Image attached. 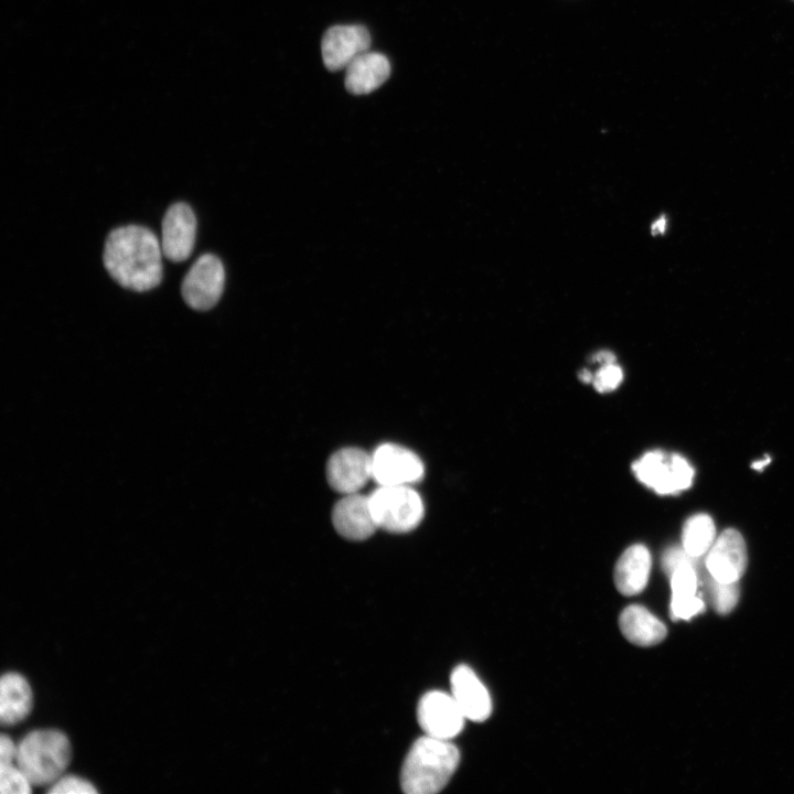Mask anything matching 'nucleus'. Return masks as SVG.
I'll list each match as a JSON object with an SVG mask.
<instances>
[{"instance_id": "nucleus-2", "label": "nucleus", "mask_w": 794, "mask_h": 794, "mask_svg": "<svg viewBox=\"0 0 794 794\" xmlns=\"http://www.w3.org/2000/svg\"><path fill=\"white\" fill-rule=\"evenodd\" d=\"M460 762L458 748L449 740L429 736L417 739L409 749L400 772V785L407 794L440 792Z\"/></svg>"}, {"instance_id": "nucleus-9", "label": "nucleus", "mask_w": 794, "mask_h": 794, "mask_svg": "<svg viewBox=\"0 0 794 794\" xmlns=\"http://www.w3.org/2000/svg\"><path fill=\"white\" fill-rule=\"evenodd\" d=\"M709 575L718 581L738 582L743 576L748 555L742 535L727 528L715 540L705 560Z\"/></svg>"}, {"instance_id": "nucleus-20", "label": "nucleus", "mask_w": 794, "mask_h": 794, "mask_svg": "<svg viewBox=\"0 0 794 794\" xmlns=\"http://www.w3.org/2000/svg\"><path fill=\"white\" fill-rule=\"evenodd\" d=\"M707 590L715 611L725 615L730 613L739 600L738 582L718 581L710 576L707 580Z\"/></svg>"}, {"instance_id": "nucleus-25", "label": "nucleus", "mask_w": 794, "mask_h": 794, "mask_svg": "<svg viewBox=\"0 0 794 794\" xmlns=\"http://www.w3.org/2000/svg\"><path fill=\"white\" fill-rule=\"evenodd\" d=\"M623 373L620 366L614 363L601 365L596 373L592 383L600 393H608L615 389L622 382Z\"/></svg>"}, {"instance_id": "nucleus-3", "label": "nucleus", "mask_w": 794, "mask_h": 794, "mask_svg": "<svg viewBox=\"0 0 794 794\" xmlns=\"http://www.w3.org/2000/svg\"><path fill=\"white\" fill-rule=\"evenodd\" d=\"M72 758L67 736L57 729H36L18 743L17 764L33 785H51L64 775Z\"/></svg>"}, {"instance_id": "nucleus-24", "label": "nucleus", "mask_w": 794, "mask_h": 794, "mask_svg": "<svg viewBox=\"0 0 794 794\" xmlns=\"http://www.w3.org/2000/svg\"><path fill=\"white\" fill-rule=\"evenodd\" d=\"M705 603L700 597L670 598L669 613L673 620H690L704 612Z\"/></svg>"}, {"instance_id": "nucleus-31", "label": "nucleus", "mask_w": 794, "mask_h": 794, "mask_svg": "<svg viewBox=\"0 0 794 794\" xmlns=\"http://www.w3.org/2000/svg\"><path fill=\"white\" fill-rule=\"evenodd\" d=\"M579 377H580V379H581L582 382H584V383H590V382H592V379H593L592 374H591L588 369H583V371L580 373V376H579Z\"/></svg>"}, {"instance_id": "nucleus-1", "label": "nucleus", "mask_w": 794, "mask_h": 794, "mask_svg": "<svg viewBox=\"0 0 794 794\" xmlns=\"http://www.w3.org/2000/svg\"><path fill=\"white\" fill-rule=\"evenodd\" d=\"M162 248L147 227L127 225L112 229L105 242L104 266L121 287L143 292L160 285Z\"/></svg>"}, {"instance_id": "nucleus-21", "label": "nucleus", "mask_w": 794, "mask_h": 794, "mask_svg": "<svg viewBox=\"0 0 794 794\" xmlns=\"http://www.w3.org/2000/svg\"><path fill=\"white\" fill-rule=\"evenodd\" d=\"M697 565L698 562L679 566L668 575L673 599L697 594L699 584Z\"/></svg>"}, {"instance_id": "nucleus-16", "label": "nucleus", "mask_w": 794, "mask_h": 794, "mask_svg": "<svg viewBox=\"0 0 794 794\" xmlns=\"http://www.w3.org/2000/svg\"><path fill=\"white\" fill-rule=\"evenodd\" d=\"M651 567V554L644 545L636 544L626 548L614 568V583L619 592L631 597L643 591Z\"/></svg>"}, {"instance_id": "nucleus-13", "label": "nucleus", "mask_w": 794, "mask_h": 794, "mask_svg": "<svg viewBox=\"0 0 794 794\" xmlns=\"http://www.w3.org/2000/svg\"><path fill=\"white\" fill-rule=\"evenodd\" d=\"M451 695L465 719L486 720L492 712L491 696L478 675L466 665L457 666L450 677Z\"/></svg>"}, {"instance_id": "nucleus-30", "label": "nucleus", "mask_w": 794, "mask_h": 794, "mask_svg": "<svg viewBox=\"0 0 794 794\" xmlns=\"http://www.w3.org/2000/svg\"><path fill=\"white\" fill-rule=\"evenodd\" d=\"M665 225H666L665 218L661 217L652 225V233L653 234L663 233L665 229Z\"/></svg>"}, {"instance_id": "nucleus-26", "label": "nucleus", "mask_w": 794, "mask_h": 794, "mask_svg": "<svg viewBox=\"0 0 794 794\" xmlns=\"http://www.w3.org/2000/svg\"><path fill=\"white\" fill-rule=\"evenodd\" d=\"M698 558L690 556L684 547H669L662 556V568L668 576L673 570L686 564H696Z\"/></svg>"}, {"instance_id": "nucleus-7", "label": "nucleus", "mask_w": 794, "mask_h": 794, "mask_svg": "<svg viewBox=\"0 0 794 794\" xmlns=\"http://www.w3.org/2000/svg\"><path fill=\"white\" fill-rule=\"evenodd\" d=\"M417 719L426 736L450 741L462 731L465 717L451 694L431 690L419 700Z\"/></svg>"}, {"instance_id": "nucleus-17", "label": "nucleus", "mask_w": 794, "mask_h": 794, "mask_svg": "<svg viewBox=\"0 0 794 794\" xmlns=\"http://www.w3.org/2000/svg\"><path fill=\"white\" fill-rule=\"evenodd\" d=\"M33 707V693L28 679L15 672H8L0 680V721L13 726L24 720Z\"/></svg>"}, {"instance_id": "nucleus-19", "label": "nucleus", "mask_w": 794, "mask_h": 794, "mask_svg": "<svg viewBox=\"0 0 794 794\" xmlns=\"http://www.w3.org/2000/svg\"><path fill=\"white\" fill-rule=\"evenodd\" d=\"M683 547L693 557L700 558L708 552L716 540V526L712 518L699 513L690 516L683 527Z\"/></svg>"}, {"instance_id": "nucleus-22", "label": "nucleus", "mask_w": 794, "mask_h": 794, "mask_svg": "<svg viewBox=\"0 0 794 794\" xmlns=\"http://www.w3.org/2000/svg\"><path fill=\"white\" fill-rule=\"evenodd\" d=\"M33 784L17 762L0 764L1 794H30Z\"/></svg>"}, {"instance_id": "nucleus-18", "label": "nucleus", "mask_w": 794, "mask_h": 794, "mask_svg": "<svg viewBox=\"0 0 794 794\" xmlns=\"http://www.w3.org/2000/svg\"><path fill=\"white\" fill-rule=\"evenodd\" d=\"M619 624L624 637L639 646L656 645L667 635L665 624L640 604L626 607L620 614Z\"/></svg>"}, {"instance_id": "nucleus-10", "label": "nucleus", "mask_w": 794, "mask_h": 794, "mask_svg": "<svg viewBox=\"0 0 794 794\" xmlns=\"http://www.w3.org/2000/svg\"><path fill=\"white\" fill-rule=\"evenodd\" d=\"M369 45L371 34L363 25L331 26L321 42L323 63L332 72L345 69L356 56L368 51Z\"/></svg>"}, {"instance_id": "nucleus-4", "label": "nucleus", "mask_w": 794, "mask_h": 794, "mask_svg": "<svg viewBox=\"0 0 794 794\" xmlns=\"http://www.w3.org/2000/svg\"><path fill=\"white\" fill-rule=\"evenodd\" d=\"M369 503L377 527L390 533L412 530L423 517L422 500L410 485H379Z\"/></svg>"}, {"instance_id": "nucleus-23", "label": "nucleus", "mask_w": 794, "mask_h": 794, "mask_svg": "<svg viewBox=\"0 0 794 794\" xmlns=\"http://www.w3.org/2000/svg\"><path fill=\"white\" fill-rule=\"evenodd\" d=\"M50 794H93L98 790L92 782L77 775H62L47 790Z\"/></svg>"}, {"instance_id": "nucleus-5", "label": "nucleus", "mask_w": 794, "mask_h": 794, "mask_svg": "<svg viewBox=\"0 0 794 794\" xmlns=\"http://www.w3.org/2000/svg\"><path fill=\"white\" fill-rule=\"evenodd\" d=\"M637 480L662 495L687 490L695 475L694 468L679 454L650 451L632 465Z\"/></svg>"}, {"instance_id": "nucleus-29", "label": "nucleus", "mask_w": 794, "mask_h": 794, "mask_svg": "<svg viewBox=\"0 0 794 794\" xmlns=\"http://www.w3.org/2000/svg\"><path fill=\"white\" fill-rule=\"evenodd\" d=\"M770 462L771 458L769 455H765L763 459H759L758 461L753 462L751 464V468L757 471H762Z\"/></svg>"}, {"instance_id": "nucleus-12", "label": "nucleus", "mask_w": 794, "mask_h": 794, "mask_svg": "<svg viewBox=\"0 0 794 794\" xmlns=\"http://www.w3.org/2000/svg\"><path fill=\"white\" fill-rule=\"evenodd\" d=\"M326 478L335 491L356 493L372 478V455L358 448L341 449L330 457Z\"/></svg>"}, {"instance_id": "nucleus-8", "label": "nucleus", "mask_w": 794, "mask_h": 794, "mask_svg": "<svg viewBox=\"0 0 794 794\" xmlns=\"http://www.w3.org/2000/svg\"><path fill=\"white\" fill-rule=\"evenodd\" d=\"M372 455V479L378 485H410L422 479L425 468L411 450L395 443L380 444Z\"/></svg>"}, {"instance_id": "nucleus-28", "label": "nucleus", "mask_w": 794, "mask_h": 794, "mask_svg": "<svg viewBox=\"0 0 794 794\" xmlns=\"http://www.w3.org/2000/svg\"><path fill=\"white\" fill-rule=\"evenodd\" d=\"M593 361H594L596 363H600L601 365H604V364H609V363H614V362H615V356H614L612 353H610V352L602 351V352H599V353L593 357Z\"/></svg>"}, {"instance_id": "nucleus-15", "label": "nucleus", "mask_w": 794, "mask_h": 794, "mask_svg": "<svg viewBox=\"0 0 794 794\" xmlns=\"http://www.w3.org/2000/svg\"><path fill=\"white\" fill-rule=\"evenodd\" d=\"M390 75L388 58L378 52L365 51L345 68V87L354 95H365L382 86Z\"/></svg>"}, {"instance_id": "nucleus-27", "label": "nucleus", "mask_w": 794, "mask_h": 794, "mask_svg": "<svg viewBox=\"0 0 794 794\" xmlns=\"http://www.w3.org/2000/svg\"><path fill=\"white\" fill-rule=\"evenodd\" d=\"M17 752L18 743L3 733L0 738V764L15 762Z\"/></svg>"}, {"instance_id": "nucleus-11", "label": "nucleus", "mask_w": 794, "mask_h": 794, "mask_svg": "<svg viewBox=\"0 0 794 794\" xmlns=\"http://www.w3.org/2000/svg\"><path fill=\"white\" fill-rule=\"evenodd\" d=\"M196 218L186 203L172 204L162 219L161 248L171 261L181 262L187 259L194 248Z\"/></svg>"}, {"instance_id": "nucleus-6", "label": "nucleus", "mask_w": 794, "mask_h": 794, "mask_svg": "<svg viewBox=\"0 0 794 794\" xmlns=\"http://www.w3.org/2000/svg\"><path fill=\"white\" fill-rule=\"evenodd\" d=\"M224 285L225 269L222 261L215 255L204 254L185 275L181 292L190 308L206 311L218 302Z\"/></svg>"}, {"instance_id": "nucleus-14", "label": "nucleus", "mask_w": 794, "mask_h": 794, "mask_svg": "<svg viewBox=\"0 0 794 794\" xmlns=\"http://www.w3.org/2000/svg\"><path fill=\"white\" fill-rule=\"evenodd\" d=\"M332 523L336 532L352 540L368 538L376 530L369 496L356 493L345 494L334 506Z\"/></svg>"}]
</instances>
